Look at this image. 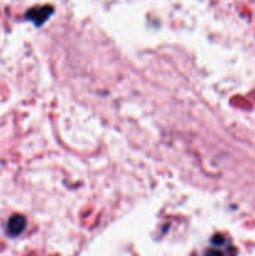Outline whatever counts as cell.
<instances>
[{"label": "cell", "mask_w": 255, "mask_h": 256, "mask_svg": "<svg viewBox=\"0 0 255 256\" xmlns=\"http://www.w3.org/2000/svg\"><path fill=\"white\" fill-rule=\"evenodd\" d=\"M54 12V8L52 5H42V6H34L26 12V19L34 22L36 26H42Z\"/></svg>", "instance_id": "1"}, {"label": "cell", "mask_w": 255, "mask_h": 256, "mask_svg": "<svg viewBox=\"0 0 255 256\" xmlns=\"http://www.w3.org/2000/svg\"><path fill=\"white\" fill-rule=\"evenodd\" d=\"M25 225H26V219L22 215H12V218L8 222V228L6 232L10 236H18V235L22 234L25 229Z\"/></svg>", "instance_id": "2"}, {"label": "cell", "mask_w": 255, "mask_h": 256, "mask_svg": "<svg viewBox=\"0 0 255 256\" xmlns=\"http://www.w3.org/2000/svg\"><path fill=\"white\" fill-rule=\"evenodd\" d=\"M222 242H224V239H222V236H215L214 239H212V244L215 245H222Z\"/></svg>", "instance_id": "3"}, {"label": "cell", "mask_w": 255, "mask_h": 256, "mask_svg": "<svg viewBox=\"0 0 255 256\" xmlns=\"http://www.w3.org/2000/svg\"><path fill=\"white\" fill-rule=\"evenodd\" d=\"M208 256H222V252H218V250H210V252H208Z\"/></svg>", "instance_id": "4"}]
</instances>
